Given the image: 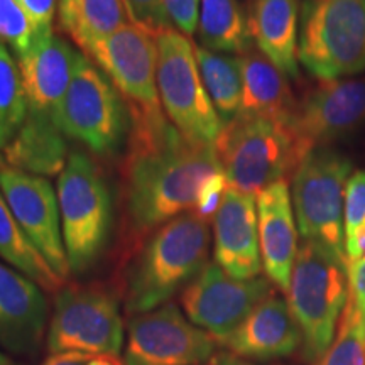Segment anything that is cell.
<instances>
[{
  "mask_svg": "<svg viewBox=\"0 0 365 365\" xmlns=\"http://www.w3.org/2000/svg\"><path fill=\"white\" fill-rule=\"evenodd\" d=\"M38 39L29 17L17 0H0V43L9 44L14 54H24Z\"/></svg>",
  "mask_w": 365,
  "mask_h": 365,
  "instance_id": "30",
  "label": "cell"
},
{
  "mask_svg": "<svg viewBox=\"0 0 365 365\" xmlns=\"http://www.w3.org/2000/svg\"><path fill=\"white\" fill-rule=\"evenodd\" d=\"M195 56L198 63L205 90L215 105L223 124L232 120L240 110L242 102V70L239 56L210 51L195 44Z\"/></svg>",
  "mask_w": 365,
  "mask_h": 365,
  "instance_id": "26",
  "label": "cell"
},
{
  "mask_svg": "<svg viewBox=\"0 0 365 365\" xmlns=\"http://www.w3.org/2000/svg\"><path fill=\"white\" fill-rule=\"evenodd\" d=\"M318 365H365V323L344 309L336 341Z\"/></svg>",
  "mask_w": 365,
  "mask_h": 365,
  "instance_id": "29",
  "label": "cell"
},
{
  "mask_svg": "<svg viewBox=\"0 0 365 365\" xmlns=\"http://www.w3.org/2000/svg\"><path fill=\"white\" fill-rule=\"evenodd\" d=\"M349 299V266L340 255L314 240H303L296 255L287 304L303 335L308 362H318L335 339Z\"/></svg>",
  "mask_w": 365,
  "mask_h": 365,
  "instance_id": "3",
  "label": "cell"
},
{
  "mask_svg": "<svg viewBox=\"0 0 365 365\" xmlns=\"http://www.w3.org/2000/svg\"><path fill=\"white\" fill-rule=\"evenodd\" d=\"M168 17L185 36H193L198 27L200 0H163Z\"/></svg>",
  "mask_w": 365,
  "mask_h": 365,
  "instance_id": "34",
  "label": "cell"
},
{
  "mask_svg": "<svg viewBox=\"0 0 365 365\" xmlns=\"http://www.w3.org/2000/svg\"><path fill=\"white\" fill-rule=\"evenodd\" d=\"M345 309L365 323V257L349 266V299Z\"/></svg>",
  "mask_w": 365,
  "mask_h": 365,
  "instance_id": "35",
  "label": "cell"
},
{
  "mask_svg": "<svg viewBox=\"0 0 365 365\" xmlns=\"http://www.w3.org/2000/svg\"><path fill=\"white\" fill-rule=\"evenodd\" d=\"M218 341L191 323L173 303L135 314L127 328L125 365H200Z\"/></svg>",
  "mask_w": 365,
  "mask_h": 365,
  "instance_id": "13",
  "label": "cell"
},
{
  "mask_svg": "<svg viewBox=\"0 0 365 365\" xmlns=\"http://www.w3.org/2000/svg\"><path fill=\"white\" fill-rule=\"evenodd\" d=\"M301 344L303 335L289 304L272 293L222 345L237 357L274 360L289 357Z\"/></svg>",
  "mask_w": 365,
  "mask_h": 365,
  "instance_id": "20",
  "label": "cell"
},
{
  "mask_svg": "<svg viewBox=\"0 0 365 365\" xmlns=\"http://www.w3.org/2000/svg\"><path fill=\"white\" fill-rule=\"evenodd\" d=\"M215 262L235 279H254L262 271L257 198L230 188L213 215Z\"/></svg>",
  "mask_w": 365,
  "mask_h": 365,
  "instance_id": "16",
  "label": "cell"
},
{
  "mask_svg": "<svg viewBox=\"0 0 365 365\" xmlns=\"http://www.w3.org/2000/svg\"><path fill=\"white\" fill-rule=\"evenodd\" d=\"M48 301L43 289L0 262V345L16 354H33L43 339Z\"/></svg>",
  "mask_w": 365,
  "mask_h": 365,
  "instance_id": "19",
  "label": "cell"
},
{
  "mask_svg": "<svg viewBox=\"0 0 365 365\" xmlns=\"http://www.w3.org/2000/svg\"><path fill=\"white\" fill-rule=\"evenodd\" d=\"M158 88L168 120L196 143L215 144L223 120L205 90L195 44L178 29H168L156 38Z\"/></svg>",
  "mask_w": 365,
  "mask_h": 365,
  "instance_id": "8",
  "label": "cell"
},
{
  "mask_svg": "<svg viewBox=\"0 0 365 365\" xmlns=\"http://www.w3.org/2000/svg\"><path fill=\"white\" fill-rule=\"evenodd\" d=\"M63 240L71 272L83 274L98 261L112 232V195L98 164L73 150L56 186Z\"/></svg>",
  "mask_w": 365,
  "mask_h": 365,
  "instance_id": "4",
  "label": "cell"
},
{
  "mask_svg": "<svg viewBox=\"0 0 365 365\" xmlns=\"http://www.w3.org/2000/svg\"><path fill=\"white\" fill-rule=\"evenodd\" d=\"M365 222V171H355L345 188V239Z\"/></svg>",
  "mask_w": 365,
  "mask_h": 365,
  "instance_id": "32",
  "label": "cell"
},
{
  "mask_svg": "<svg viewBox=\"0 0 365 365\" xmlns=\"http://www.w3.org/2000/svg\"><path fill=\"white\" fill-rule=\"evenodd\" d=\"M257 218L262 269L267 279L287 294L299 247L286 180L274 182L257 195Z\"/></svg>",
  "mask_w": 365,
  "mask_h": 365,
  "instance_id": "18",
  "label": "cell"
},
{
  "mask_svg": "<svg viewBox=\"0 0 365 365\" xmlns=\"http://www.w3.org/2000/svg\"><path fill=\"white\" fill-rule=\"evenodd\" d=\"M0 257L9 266L24 274L46 293H58L65 281L53 271L29 237L24 234L19 222L0 191Z\"/></svg>",
  "mask_w": 365,
  "mask_h": 365,
  "instance_id": "24",
  "label": "cell"
},
{
  "mask_svg": "<svg viewBox=\"0 0 365 365\" xmlns=\"http://www.w3.org/2000/svg\"><path fill=\"white\" fill-rule=\"evenodd\" d=\"M350 176V159L331 145L312 150L293 173V205L301 237L344 259L345 188Z\"/></svg>",
  "mask_w": 365,
  "mask_h": 365,
  "instance_id": "7",
  "label": "cell"
},
{
  "mask_svg": "<svg viewBox=\"0 0 365 365\" xmlns=\"http://www.w3.org/2000/svg\"><path fill=\"white\" fill-rule=\"evenodd\" d=\"M215 149L230 188L254 196L299 164L289 125L264 117L237 113L225 122Z\"/></svg>",
  "mask_w": 365,
  "mask_h": 365,
  "instance_id": "5",
  "label": "cell"
},
{
  "mask_svg": "<svg viewBox=\"0 0 365 365\" xmlns=\"http://www.w3.org/2000/svg\"><path fill=\"white\" fill-rule=\"evenodd\" d=\"M247 21L259 51L289 78H298V0H254Z\"/></svg>",
  "mask_w": 365,
  "mask_h": 365,
  "instance_id": "22",
  "label": "cell"
},
{
  "mask_svg": "<svg viewBox=\"0 0 365 365\" xmlns=\"http://www.w3.org/2000/svg\"><path fill=\"white\" fill-rule=\"evenodd\" d=\"M41 365H125L117 355L110 354H85V352H65L53 354Z\"/></svg>",
  "mask_w": 365,
  "mask_h": 365,
  "instance_id": "36",
  "label": "cell"
},
{
  "mask_svg": "<svg viewBox=\"0 0 365 365\" xmlns=\"http://www.w3.org/2000/svg\"><path fill=\"white\" fill-rule=\"evenodd\" d=\"M365 125V76L319 80L296 103L291 118L299 161L318 148H330Z\"/></svg>",
  "mask_w": 365,
  "mask_h": 365,
  "instance_id": "12",
  "label": "cell"
},
{
  "mask_svg": "<svg viewBox=\"0 0 365 365\" xmlns=\"http://www.w3.org/2000/svg\"><path fill=\"white\" fill-rule=\"evenodd\" d=\"M2 166H6V163H4V159H2V154H0V168Z\"/></svg>",
  "mask_w": 365,
  "mask_h": 365,
  "instance_id": "40",
  "label": "cell"
},
{
  "mask_svg": "<svg viewBox=\"0 0 365 365\" xmlns=\"http://www.w3.org/2000/svg\"><path fill=\"white\" fill-rule=\"evenodd\" d=\"M122 345L124 322L110 293L100 287L58 291L48 328L49 352L118 355Z\"/></svg>",
  "mask_w": 365,
  "mask_h": 365,
  "instance_id": "11",
  "label": "cell"
},
{
  "mask_svg": "<svg viewBox=\"0 0 365 365\" xmlns=\"http://www.w3.org/2000/svg\"><path fill=\"white\" fill-rule=\"evenodd\" d=\"M0 191L34 247L53 271L66 281L71 269L63 240L58 195L51 182L43 176L2 166Z\"/></svg>",
  "mask_w": 365,
  "mask_h": 365,
  "instance_id": "15",
  "label": "cell"
},
{
  "mask_svg": "<svg viewBox=\"0 0 365 365\" xmlns=\"http://www.w3.org/2000/svg\"><path fill=\"white\" fill-rule=\"evenodd\" d=\"M298 59L318 80L365 71V0H304Z\"/></svg>",
  "mask_w": 365,
  "mask_h": 365,
  "instance_id": "6",
  "label": "cell"
},
{
  "mask_svg": "<svg viewBox=\"0 0 365 365\" xmlns=\"http://www.w3.org/2000/svg\"><path fill=\"white\" fill-rule=\"evenodd\" d=\"M59 124L66 137L100 156L112 154L127 134L129 112L124 100L108 76L83 53L63 98Z\"/></svg>",
  "mask_w": 365,
  "mask_h": 365,
  "instance_id": "10",
  "label": "cell"
},
{
  "mask_svg": "<svg viewBox=\"0 0 365 365\" xmlns=\"http://www.w3.org/2000/svg\"><path fill=\"white\" fill-rule=\"evenodd\" d=\"M130 24L156 39L164 31L171 29V21L163 0H122Z\"/></svg>",
  "mask_w": 365,
  "mask_h": 365,
  "instance_id": "31",
  "label": "cell"
},
{
  "mask_svg": "<svg viewBox=\"0 0 365 365\" xmlns=\"http://www.w3.org/2000/svg\"><path fill=\"white\" fill-rule=\"evenodd\" d=\"M66 134L58 118L29 108L24 124L2 150L9 168L36 176H59L66 166Z\"/></svg>",
  "mask_w": 365,
  "mask_h": 365,
  "instance_id": "21",
  "label": "cell"
},
{
  "mask_svg": "<svg viewBox=\"0 0 365 365\" xmlns=\"http://www.w3.org/2000/svg\"><path fill=\"white\" fill-rule=\"evenodd\" d=\"M198 38L202 48L242 54L250 48L249 21L239 0H200Z\"/></svg>",
  "mask_w": 365,
  "mask_h": 365,
  "instance_id": "25",
  "label": "cell"
},
{
  "mask_svg": "<svg viewBox=\"0 0 365 365\" xmlns=\"http://www.w3.org/2000/svg\"><path fill=\"white\" fill-rule=\"evenodd\" d=\"M78 58L80 53L56 34L38 38L24 54L17 56L29 108L49 113L59 122L63 98Z\"/></svg>",
  "mask_w": 365,
  "mask_h": 365,
  "instance_id": "17",
  "label": "cell"
},
{
  "mask_svg": "<svg viewBox=\"0 0 365 365\" xmlns=\"http://www.w3.org/2000/svg\"><path fill=\"white\" fill-rule=\"evenodd\" d=\"M127 19L129 17L122 0H76L70 36L88 53L93 46L127 26Z\"/></svg>",
  "mask_w": 365,
  "mask_h": 365,
  "instance_id": "27",
  "label": "cell"
},
{
  "mask_svg": "<svg viewBox=\"0 0 365 365\" xmlns=\"http://www.w3.org/2000/svg\"><path fill=\"white\" fill-rule=\"evenodd\" d=\"M27 110L19 66L7 46L0 43V154L24 124Z\"/></svg>",
  "mask_w": 365,
  "mask_h": 365,
  "instance_id": "28",
  "label": "cell"
},
{
  "mask_svg": "<svg viewBox=\"0 0 365 365\" xmlns=\"http://www.w3.org/2000/svg\"><path fill=\"white\" fill-rule=\"evenodd\" d=\"M271 294L266 277L235 279L212 262L182 289L181 304L191 323L223 344Z\"/></svg>",
  "mask_w": 365,
  "mask_h": 365,
  "instance_id": "14",
  "label": "cell"
},
{
  "mask_svg": "<svg viewBox=\"0 0 365 365\" xmlns=\"http://www.w3.org/2000/svg\"><path fill=\"white\" fill-rule=\"evenodd\" d=\"M212 365H255V364H250L247 360L237 357L234 354H220L212 360Z\"/></svg>",
  "mask_w": 365,
  "mask_h": 365,
  "instance_id": "38",
  "label": "cell"
},
{
  "mask_svg": "<svg viewBox=\"0 0 365 365\" xmlns=\"http://www.w3.org/2000/svg\"><path fill=\"white\" fill-rule=\"evenodd\" d=\"M0 365H12L11 360L7 359V355H4L2 352H0Z\"/></svg>",
  "mask_w": 365,
  "mask_h": 365,
  "instance_id": "39",
  "label": "cell"
},
{
  "mask_svg": "<svg viewBox=\"0 0 365 365\" xmlns=\"http://www.w3.org/2000/svg\"><path fill=\"white\" fill-rule=\"evenodd\" d=\"M76 11V0H58V16L59 26L66 34L71 33L73 21H75Z\"/></svg>",
  "mask_w": 365,
  "mask_h": 365,
  "instance_id": "37",
  "label": "cell"
},
{
  "mask_svg": "<svg viewBox=\"0 0 365 365\" xmlns=\"http://www.w3.org/2000/svg\"><path fill=\"white\" fill-rule=\"evenodd\" d=\"M208 220L182 213L150 235L125 277L127 313H148L166 304L208 266Z\"/></svg>",
  "mask_w": 365,
  "mask_h": 365,
  "instance_id": "2",
  "label": "cell"
},
{
  "mask_svg": "<svg viewBox=\"0 0 365 365\" xmlns=\"http://www.w3.org/2000/svg\"><path fill=\"white\" fill-rule=\"evenodd\" d=\"M88 54L120 93L130 129H150L170 122L159 98L156 39L127 24L93 46Z\"/></svg>",
  "mask_w": 365,
  "mask_h": 365,
  "instance_id": "9",
  "label": "cell"
},
{
  "mask_svg": "<svg viewBox=\"0 0 365 365\" xmlns=\"http://www.w3.org/2000/svg\"><path fill=\"white\" fill-rule=\"evenodd\" d=\"M222 171L215 144L191 140L171 122L129 129L122 195L130 230L144 235L195 212L205 185Z\"/></svg>",
  "mask_w": 365,
  "mask_h": 365,
  "instance_id": "1",
  "label": "cell"
},
{
  "mask_svg": "<svg viewBox=\"0 0 365 365\" xmlns=\"http://www.w3.org/2000/svg\"><path fill=\"white\" fill-rule=\"evenodd\" d=\"M17 2L29 17L38 38L54 34L53 22L58 11V0H17Z\"/></svg>",
  "mask_w": 365,
  "mask_h": 365,
  "instance_id": "33",
  "label": "cell"
},
{
  "mask_svg": "<svg viewBox=\"0 0 365 365\" xmlns=\"http://www.w3.org/2000/svg\"><path fill=\"white\" fill-rule=\"evenodd\" d=\"M242 70V115L264 117L289 125L296 100L286 75L257 48L239 54Z\"/></svg>",
  "mask_w": 365,
  "mask_h": 365,
  "instance_id": "23",
  "label": "cell"
}]
</instances>
